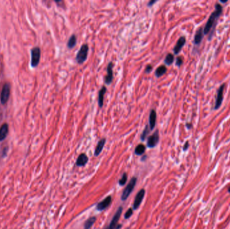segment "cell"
<instances>
[{
    "label": "cell",
    "mask_w": 230,
    "mask_h": 229,
    "mask_svg": "<svg viewBox=\"0 0 230 229\" xmlns=\"http://www.w3.org/2000/svg\"><path fill=\"white\" fill-rule=\"evenodd\" d=\"M222 12V7L221 5L217 4L215 6V11L212 13V14L210 16V17L208 20V22L205 26V29H204V33L205 34H208L211 29L213 27V24L215 22V21L218 20V18L219 17Z\"/></svg>",
    "instance_id": "1"
},
{
    "label": "cell",
    "mask_w": 230,
    "mask_h": 229,
    "mask_svg": "<svg viewBox=\"0 0 230 229\" xmlns=\"http://www.w3.org/2000/svg\"><path fill=\"white\" fill-rule=\"evenodd\" d=\"M88 50H89V47H88V45H87V44H84L80 47V50L78 52H77L76 54V59L77 63L80 64H82L85 62L87 58Z\"/></svg>",
    "instance_id": "2"
},
{
    "label": "cell",
    "mask_w": 230,
    "mask_h": 229,
    "mask_svg": "<svg viewBox=\"0 0 230 229\" xmlns=\"http://www.w3.org/2000/svg\"><path fill=\"white\" fill-rule=\"evenodd\" d=\"M136 182H137V179L135 177H133L130 182L129 183V184L126 187V188L124 189V191L122 192V194L121 196L122 200H126L128 198L129 195L131 194V193L132 192L133 190L135 184H136Z\"/></svg>",
    "instance_id": "3"
},
{
    "label": "cell",
    "mask_w": 230,
    "mask_h": 229,
    "mask_svg": "<svg viewBox=\"0 0 230 229\" xmlns=\"http://www.w3.org/2000/svg\"><path fill=\"white\" fill-rule=\"evenodd\" d=\"M41 49L38 47H35L31 50V66L36 67L40 62Z\"/></svg>",
    "instance_id": "4"
},
{
    "label": "cell",
    "mask_w": 230,
    "mask_h": 229,
    "mask_svg": "<svg viewBox=\"0 0 230 229\" xmlns=\"http://www.w3.org/2000/svg\"><path fill=\"white\" fill-rule=\"evenodd\" d=\"M9 94H10V86L9 83H5L3 87V89L2 90L1 97H0V100L2 104H5L7 103L9 99Z\"/></svg>",
    "instance_id": "5"
},
{
    "label": "cell",
    "mask_w": 230,
    "mask_h": 229,
    "mask_svg": "<svg viewBox=\"0 0 230 229\" xmlns=\"http://www.w3.org/2000/svg\"><path fill=\"white\" fill-rule=\"evenodd\" d=\"M159 139H160V135H159V130H156L154 133L148 138L147 139V147L149 148H154L157 144Z\"/></svg>",
    "instance_id": "6"
},
{
    "label": "cell",
    "mask_w": 230,
    "mask_h": 229,
    "mask_svg": "<svg viewBox=\"0 0 230 229\" xmlns=\"http://www.w3.org/2000/svg\"><path fill=\"white\" fill-rule=\"evenodd\" d=\"M113 63L112 62H110L108 64L107 67V73H106V75L104 77V83L106 85H110L111 84V83L112 82L113 80Z\"/></svg>",
    "instance_id": "7"
},
{
    "label": "cell",
    "mask_w": 230,
    "mask_h": 229,
    "mask_svg": "<svg viewBox=\"0 0 230 229\" xmlns=\"http://www.w3.org/2000/svg\"><path fill=\"white\" fill-rule=\"evenodd\" d=\"M122 211V207H119L118 209V210L116 211V214H115L114 217L112 219V220L111 222V224L109 225V227L108 229H115L116 228V226L117 224V222L119 220L120 217H121V215Z\"/></svg>",
    "instance_id": "8"
},
{
    "label": "cell",
    "mask_w": 230,
    "mask_h": 229,
    "mask_svg": "<svg viewBox=\"0 0 230 229\" xmlns=\"http://www.w3.org/2000/svg\"><path fill=\"white\" fill-rule=\"evenodd\" d=\"M144 196H145V190L143 189H141L140 191L137 193V194L135 197L134 204H133V209L136 210L139 208V206L141 204L142 200H143Z\"/></svg>",
    "instance_id": "9"
},
{
    "label": "cell",
    "mask_w": 230,
    "mask_h": 229,
    "mask_svg": "<svg viewBox=\"0 0 230 229\" xmlns=\"http://www.w3.org/2000/svg\"><path fill=\"white\" fill-rule=\"evenodd\" d=\"M111 201H112L111 196H108V197H106L104 200H103L101 202H100L99 204L97 205L96 208H97V209L98 210L102 211V210H105L108 207L110 204H111Z\"/></svg>",
    "instance_id": "10"
},
{
    "label": "cell",
    "mask_w": 230,
    "mask_h": 229,
    "mask_svg": "<svg viewBox=\"0 0 230 229\" xmlns=\"http://www.w3.org/2000/svg\"><path fill=\"white\" fill-rule=\"evenodd\" d=\"M156 112H155V109H151L150 112V117H149V125H150V130H153V129H154L155 124H156Z\"/></svg>",
    "instance_id": "11"
},
{
    "label": "cell",
    "mask_w": 230,
    "mask_h": 229,
    "mask_svg": "<svg viewBox=\"0 0 230 229\" xmlns=\"http://www.w3.org/2000/svg\"><path fill=\"white\" fill-rule=\"evenodd\" d=\"M225 88V84H223L221 87H220L219 90H218V98H217L216 99V103H215V109H218L220 106L221 105V103L223 99V89H224Z\"/></svg>",
    "instance_id": "12"
},
{
    "label": "cell",
    "mask_w": 230,
    "mask_h": 229,
    "mask_svg": "<svg viewBox=\"0 0 230 229\" xmlns=\"http://www.w3.org/2000/svg\"><path fill=\"white\" fill-rule=\"evenodd\" d=\"M186 43V38L184 36L180 37L179 40L177 41L176 44L175 45V47L174 48V52L175 54H178L180 51L182 49V48L184 46V44Z\"/></svg>",
    "instance_id": "13"
},
{
    "label": "cell",
    "mask_w": 230,
    "mask_h": 229,
    "mask_svg": "<svg viewBox=\"0 0 230 229\" xmlns=\"http://www.w3.org/2000/svg\"><path fill=\"white\" fill-rule=\"evenodd\" d=\"M88 161V157H87L86 154L82 153L80 154V156L77 158L76 161V165L78 167L84 166Z\"/></svg>",
    "instance_id": "14"
},
{
    "label": "cell",
    "mask_w": 230,
    "mask_h": 229,
    "mask_svg": "<svg viewBox=\"0 0 230 229\" xmlns=\"http://www.w3.org/2000/svg\"><path fill=\"white\" fill-rule=\"evenodd\" d=\"M106 138H102L101 140L99 141V142L97 144V146L95 149L94 151V154L95 156H98L99 154L101 153L102 151L103 150V148L104 147L105 143H106Z\"/></svg>",
    "instance_id": "15"
},
{
    "label": "cell",
    "mask_w": 230,
    "mask_h": 229,
    "mask_svg": "<svg viewBox=\"0 0 230 229\" xmlns=\"http://www.w3.org/2000/svg\"><path fill=\"white\" fill-rule=\"evenodd\" d=\"M106 92V88L105 86H103L98 92V106L100 108H102V106L104 105V97Z\"/></svg>",
    "instance_id": "16"
},
{
    "label": "cell",
    "mask_w": 230,
    "mask_h": 229,
    "mask_svg": "<svg viewBox=\"0 0 230 229\" xmlns=\"http://www.w3.org/2000/svg\"><path fill=\"white\" fill-rule=\"evenodd\" d=\"M8 133V126L7 124H4L0 128V141H4L7 137Z\"/></svg>",
    "instance_id": "17"
},
{
    "label": "cell",
    "mask_w": 230,
    "mask_h": 229,
    "mask_svg": "<svg viewBox=\"0 0 230 229\" xmlns=\"http://www.w3.org/2000/svg\"><path fill=\"white\" fill-rule=\"evenodd\" d=\"M167 71V68L165 65H161L156 69L155 71V75L157 77H160L164 75Z\"/></svg>",
    "instance_id": "18"
},
{
    "label": "cell",
    "mask_w": 230,
    "mask_h": 229,
    "mask_svg": "<svg viewBox=\"0 0 230 229\" xmlns=\"http://www.w3.org/2000/svg\"><path fill=\"white\" fill-rule=\"evenodd\" d=\"M203 29L199 28V30H197L195 36H194V43H195L196 44H200V42H201L203 39Z\"/></svg>",
    "instance_id": "19"
},
{
    "label": "cell",
    "mask_w": 230,
    "mask_h": 229,
    "mask_svg": "<svg viewBox=\"0 0 230 229\" xmlns=\"http://www.w3.org/2000/svg\"><path fill=\"white\" fill-rule=\"evenodd\" d=\"M77 43V37L75 34H72V36H70L69 40L67 42V47L69 49H72V48H74L76 47Z\"/></svg>",
    "instance_id": "20"
},
{
    "label": "cell",
    "mask_w": 230,
    "mask_h": 229,
    "mask_svg": "<svg viewBox=\"0 0 230 229\" xmlns=\"http://www.w3.org/2000/svg\"><path fill=\"white\" fill-rule=\"evenodd\" d=\"M145 149H146V148H145L144 144H139L135 148V153L137 154V155H142V154L145 153Z\"/></svg>",
    "instance_id": "21"
},
{
    "label": "cell",
    "mask_w": 230,
    "mask_h": 229,
    "mask_svg": "<svg viewBox=\"0 0 230 229\" xmlns=\"http://www.w3.org/2000/svg\"><path fill=\"white\" fill-rule=\"evenodd\" d=\"M96 218L95 217L90 218L88 220H87L84 224V229H90L92 227V226L96 222Z\"/></svg>",
    "instance_id": "22"
},
{
    "label": "cell",
    "mask_w": 230,
    "mask_h": 229,
    "mask_svg": "<svg viewBox=\"0 0 230 229\" xmlns=\"http://www.w3.org/2000/svg\"><path fill=\"white\" fill-rule=\"evenodd\" d=\"M174 61V57L172 54L168 53L166 58L164 59V63L167 64V65H170L171 64H172Z\"/></svg>",
    "instance_id": "23"
},
{
    "label": "cell",
    "mask_w": 230,
    "mask_h": 229,
    "mask_svg": "<svg viewBox=\"0 0 230 229\" xmlns=\"http://www.w3.org/2000/svg\"><path fill=\"white\" fill-rule=\"evenodd\" d=\"M150 129L149 128V126L148 125L145 126L143 133H142V134L141 135V141H145V138H146L147 134H149V133H150Z\"/></svg>",
    "instance_id": "24"
},
{
    "label": "cell",
    "mask_w": 230,
    "mask_h": 229,
    "mask_svg": "<svg viewBox=\"0 0 230 229\" xmlns=\"http://www.w3.org/2000/svg\"><path fill=\"white\" fill-rule=\"evenodd\" d=\"M127 180V173H124L122 175L121 179L119 180V184L121 186H124Z\"/></svg>",
    "instance_id": "25"
},
{
    "label": "cell",
    "mask_w": 230,
    "mask_h": 229,
    "mask_svg": "<svg viewBox=\"0 0 230 229\" xmlns=\"http://www.w3.org/2000/svg\"><path fill=\"white\" fill-rule=\"evenodd\" d=\"M133 214V210L131 208H129L127 212H126V214H125V218L126 219H128L129 218H130L131 217V215Z\"/></svg>",
    "instance_id": "26"
},
{
    "label": "cell",
    "mask_w": 230,
    "mask_h": 229,
    "mask_svg": "<svg viewBox=\"0 0 230 229\" xmlns=\"http://www.w3.org/2000/svg\"><path fill=\"white\" fill-rule=\"evenodd\" d=\"M183 63V60H182V58L180 57H177V59H176V64L178 66V67H180L181 64H182Z\"/></svg>",
    "instance_id": "27"
},
{
    "label": "cell",
    "mask_w": 230,
    "mask_h": 229,
    "mask_svg": "<svg viewBox=\"0 0 230 229\" xmlns=\"http://www.w3.org/2000/svg\"><path fill=\"white\" fill-rule=\"evenodd\" d=\"M152 69H153V67H152L151 64H148V65L146 67H145V72L146 73H151Z\"/></svg>",
    "instance_id": "28"
},
{
    "label": "cell",
    "mask_w": 230,
    "mask_h": 229,
    "mask_svg": "<svg viewBox=\"0 0 230 229\" xmlns=\"http://www.w3.org/2000/svg\"><path fill=\"white\" fill-rule=\"evenodd\" d=\"M156 2H157L156 0H151V1H150V2L148 3L147 6H148V7H151V6L153 5L154 4H155Z\"/></svg>",
    "instance_id": "29"
},
{
    "label": "cell",
    "mask_w": 230,
    "mask_h": 229,
    "mask_svg": "<svg viewBox=\"0 0 230 229\" xmlns=\"http://www.w3.org/2000/svg\"><path fill=\"white\" fill-rule=\"evenodd\" d=\"M188 147H189V142H186V144H184V148H183L184 151H186V150L187 149V148H188Z\"/></svg>",
    "instance_id": "30"
},
{
    "label": "cell",
    "mask_w": 230,
    "mask_h": 229,
    "mask_svg": "<svg viewBox=\"0 0 230 229\" xmlns=\"http://www.w3.org/2000/svg\"><path fill=\"white\" fill-rule=\"evenodd\" d=\"M186 127H187L188 128H190L191 127V125H190V124H188V123H187V124H186Z\"/></svg>",
    "instance_id": "31"
},
{
    "label": "cell",
    "mask_w": 230,
    "mask_h": 229,
    "mask_svg": "<svg viewBox=\"0 0 230 229\" xmlns=\"http://www.w3.org/2000/svg\"><path fill=\"white\" fill-rule=\"evenodd\" d=\"M228 192L230 193V188L228 189Z\"/></svg>",
    "instance_id": "32"
}]
</instances>
